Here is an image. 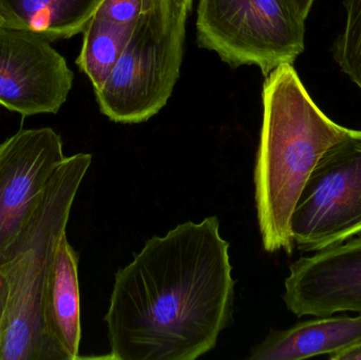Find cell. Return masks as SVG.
I'll return each instance as SVG.
<instances>
[{"mask_svg": "<svg viewBox=\"0 0 361 360\" xmlns=\"http://www.w3.org/2000/svg\"><path fill=\"white\" fill-rule=\"evenodd\" d=\"M44 329L49 340L63 360L80 359L82 338L78 256L67 239L61 237L42 300Z\"/></svg>", "mask_w": 361, "mask_h": 360, "instance_id": "obj_10", "label": "cell"}, {"mask_svg": "<svg viewBox=\"0 0 361 360\" xmlns=\"http://www.w3.org/2000/svg\"><path fill=\"white\" fill-rule=\"evenodd\" d=\"M345 23L333 44V57L361 94V0H345Z\"/></svg>", "mask_w": 361, "mask_h": 360, "instance_id": "obj_14", "label": "cell"}, {"mask_svg": "<svg viewBox=\"0 0 361 360\" xmlns=\"http://www.w3.org/2000/svg\"><path fill=\"white\" fill-rule=\"evenodd\" d=\"M187 15L171 1L137 21L116 67L94 90L104 116L139 124L166 106L180 77Z\"/></svg>", "mask_w": 361, "mask_h": 360, "instance_id": "obj_4", "label": "cell"}, {"mask_svg": "<svg viewBox=\"0 0 361 360\" xmlns=\"http://www.w3.org/2000/svg\"><path fill=\"white\" fill-rule=\"evenodd\" d=\"M305 23L294 0H200L197 42L233 69L267 76L305 51Z\"/></svg>", "mask_w": 361, "mask_h": 360, "instance_id": "obj_5", "label": "cell"}, {"mask_svg": "<svg viewBox=\"0 0 361 360\" xmlns=\"http://www.w3.org/2000/svg\"><path fill=\"white\" fill-rule=\"evenodd\" d=\"M135 25H118L95 15L87 23L76 65L88 76L94 90L104 84L116 67L128 46Z\"/></svg>", "mask_w": 361, "mask_h": 360, "instance_id": "obj_13", "label": "cell"}, {"mask_svg": "<svg viewBox=\"0 0 361 360\" xmlns=\"http://www.w3.org/2000/svg\"><path fill=\"white\" fill-rule=\"evenodd\" d=\"M361 342L358 316H315L282 331H271L252 347L250 360H300L336 354Z\"/></svg>", "mask_w": 361, "mask_h": 360, "instance_id": "obj_11", "label": "cell"}, {"mask_svg": "<svg viewBox=\"0 0 361 360\" xmlns=\"http://www.w3.org/2000/svg\"><path fill=\"white\" fill-rule=\"evenodd\" d=\"M262 104L254 173L259 228L265 252L292 255L290 224L301 192L318 161L349 128L316 105L290 63L265 76Z\"/></svg>", "mask_w": 361, "mask_h": 360, "instance_id": "obj_2", "label": "cell"}, {"mask_svg": "<svg viewBox=\"0 0 361 360\" xmlns=\"http://www.w3.org/2000/svg\"><path fill=\"white\" fill-rule=\"evenodd\" d=\"M0 27H6V19L2 16L1 13H0Z\"/></svg>", "mask_w": 361, "mask_h": 360, "instance_id": "obj_20", "label": "cell"}, {"mask_svg": "<svg viewBox=\"0 0 361 360\" xmlns=\"http://www.w3.org/2000/svg\"><path fill=\"white\" fill-rule=\"evenodd\" d=\"M91 162L89 154L66 156L0 268L8 287L0 360H63L47 336L42 300L57 247L66 235L72 205Z\"/></svg>", "mask_w": 361, "mask_h": 360, "instance_id": "obj_3", "label": "cell"}, {"mask_svg": "<svg viewBox=\"0 0 361 360\" xmlns=\"http://www.w3.org/2000/svg\"><path fill=\"white\" fill-rule=\"evenodd\" d=\"M74 74L42 36L0 27V105L25 116L59 111Z\"/></svg>", "mask_w": 361, "mask_h": 360, "instance_id": "obj_8", "label": "cell"}, {"mask_svg": "<svg viewBox=\"0 0 361 360\" xmlns=\"http://www.w3.org/2000/svg\"><path fill=\"white\" fill-rule=\"evenodd\" d=\"M8 287L6 279L0 274V331L6 316V306H8Z\"/></svg>", "mask_w": 361, "mask_h": 360, "instance_id": "obj_17", "label": "cell"}, {"mask_svg": "<svg viewBox=\"0 0 361 360\" xmlns=\"http://www.w3.org/2000/svg\"><path fill=\"white\" fill-rule=\"evenodd\" d=\"M171 1L177 8L186 11L187 13L190 12L192 8V0H171Z\"/></svg>", "mask_w": 361, "mask_h": 360, "instance_id": "obj_19", "label": "cell"}, {"mask_svg": "<svg viewBox=\"0 0 361 360\" xmlns=\"http://www.w3.org/2000/svg\"><path fill=\"white\" fill-rule=\"evenodd\" d=\"M171 0H102L95 16L118 25H133Z\"/></svg>", "mask_w": 361, "mask_h": 360, "instance_id": "obj_15", "label": "cell"}, {"mask_svg": "<svg viewBox=\"0 0 361 360\" xmlns=\"http://www.w3.org/2000/svg\"><path fill=\"white\" fill-rule=\"evenodd\" d=\"M290 225L295 247L305 253L361 236V130L349 129L318 161Z\"/></svg>", "mask_w": 361, "mask_h": 360, "instance_id": "obj_6", "label": "cell"}, {"mask_svg": "<svg viewBox=\"0 0 361 360\" xmlns=\"http://www.w3.org/2000/svg\"><path fill=\"white\" fill-rule=\"evenodd\" d=\"M283 300L297 317L361 314V236L290 264Z\"/></svg>", "mask_w": 361, "mask_h": 360, "instance_id": "obj_9", "label": "cell"}, {"mask_svg": "<svg viewBox=\"0 0 361 360\" xmlns=\"http://www.w3.org/2000/svg\"><path fill=\"white\" fill-rule=\"evenodd\" d=\"M294 1L303 18L307 19L315 0H294Z\"/></svg>", "mask_w": 361, "mask_h": 360, "instance_id": "obj_18", "label": "cell"}, {"mask_svg": "<svg viewBox=\"0 0 361 360\" xmlns=\"http://www.w3.org/2000/svg\"><path fill=\"white\" fill-rule=\"evenodd\" d=\"M330 360H361V342L349 347L336 354L329 356Z\"/></svg>", "mask_w": 361, "mask_h": 360, "instance_id": "obj_16", "label": "cell"}, {"mask_svg": "<svg viewBox=\"0 0 361 360\" xmlns=\"http://www.w3.org/2000/svg\"><path fill=\"white\" fill-rule=\"evenodd\" d=\"M52 128L20 129L0 143V268L65 160Z\"/></svg>", "mask_w": 361, "mask_h": 360, "instance_id": "obj_7", "label": "cell"}, {"mask_svg": "<svg viewBox=\"0 0 361 360\" xmlns=\"http://www.w3.org/2000/svg\"><path fill=\"white\" fill-rule=\"evenodd\" d=\"M235 283L218 218L152 237L116 274L105 316L110 359L203 356L231 323Z\"/></svg>", "mask_w": 361, "mask_h": 360, "instance_id": "obj_1", "label": "cell"}, {"mask_svg": "<svg viewBox=\"0 0 361 360\" xmlns=\"http://www.w3.org/2000/svg\"><path fill=\"white\" fill-rule=\"evenodd\" d=\"M102 0H0L6 27L25 30L48 42L82 33Z\"/></svg>", "mask_w": 361, "mask_h": 360, "instance_id": "obj_12", "label": "cell"}]
</instances>
